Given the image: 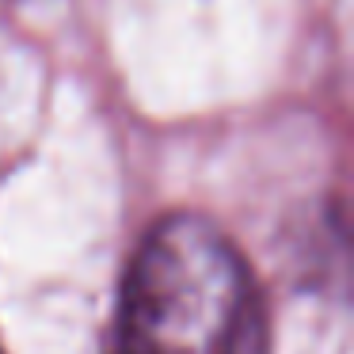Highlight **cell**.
Wrapping results in <instances>:
<instances>
[{
    "label": "cell",
    "instance_id": "1",
    "mask_svg": "<svg viewBox=\"0 0 354 354\" xmlns=\"http://www.w3.org/2000/svg\"><path fill=\"white\" fill-rule=\"evenodd\" d=\"M107 354H270L244 252L209 217H160L122 274Z\"/></svg>",
    "mask_w": 354,
    "mask_h": 354
},
{
    "label": "cell",
    "instance_id": "2",
    "mask_svg": "<svg viewBox=\"0 0 354 354\" xmlns=\"http://www.w3.org/2000/svg\"><path fill=\"white\" fill-rule=\"evenodd\" d=\"M0 354H4V346H0Z\"/></svg>",
    "mask_w": 354,
    "mask_h": 354
}]
</instances>
